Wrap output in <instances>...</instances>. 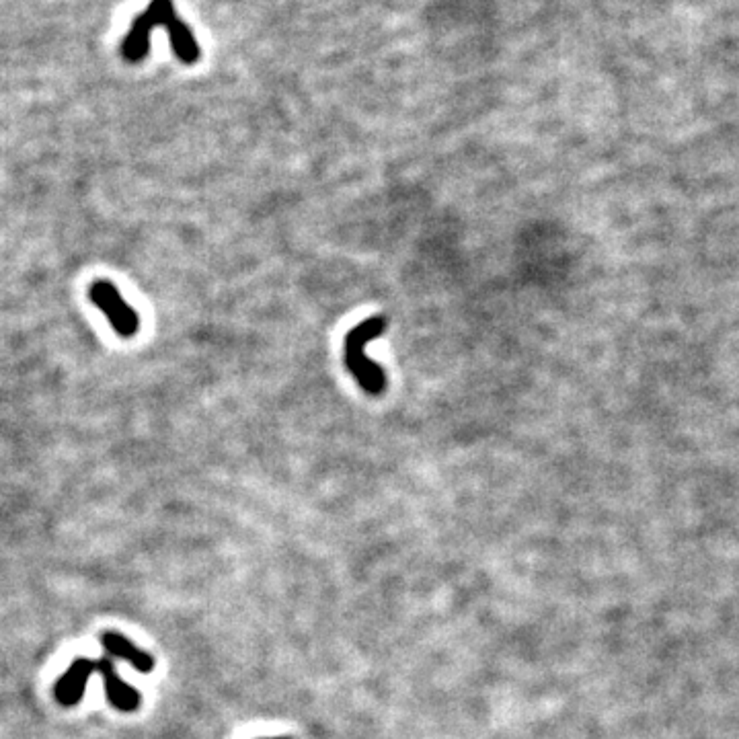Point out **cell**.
Instances as JSON below:
<instances>
[{"mask_svg":"<svg viewBox=\"0 0 739 739\" xmlns=\"http://www.w3.org/2000/svg\"><path fill=\"white\" fill-rule=\"evenodd\" d=\"M386 317L376 315L358 323L345 335L343 341V362L345 368L354 374L358 384L368 395H380L386 388L384 370L366 356V345L386 333Z\"/></svg>","mask_w":739,"mask_h":739,"instance_id":"cell-1","label":"cell"},{"mask_svg":"<svg viewBox=\"0 0 739 739\" xmlns=\"http://www.w3.org/2000/svg\"><path fill=\"white\" fill-rule=\"evenodd\" d=\"M91 302L101 310L120 337H134L140 329V317L136 310L122 298L120 290L111 282H95L91 286Z\"/></svg>","mask_w":739,"mask_h":739,"instance_id":"cell-2","label":"cell"},{"mask_svg":"<svg viewBox=\"0 0 739 739\" xmlns=\"http://www.w3.org/2000/svg\"><path fill=\"white\" fill-rule=\"evenodd\" d=\"M95 670L103 678L105 694H107V700H109V705L113 709L124 711V713H132L140 707V703H142L140 692L120 678L118 670H115L113 661L109 657H101L99 661H95Z\"/></svg>","mask_w":739,"mask_h":739,"instance_id":"cell-3","label":"cell"},{"mask_svg":"<svg viewBox=\"0 0 739 739\" xmlns=\"http://www.w3.org/2000/svg\"><path fill=\"white\" fill-rule=\"evenodd\" d=\"M261 739H290V737H261Z\"/></svg>","mask_w":739,"mask_h":739,"instance_id":"cell-9","label":"cell"},{"mask_svg":"<svg viewBox=\"0 0 739 739\" xmlns=\"http://www.w3.org/2000/svg\"><path fill=\"white\" fill-rule=\"evenodd\" d=\"M101 645L111 657H120V659L128 661V664L134 666L140 674H148L154 668V657L150 653L138 649L128 637H124L120 633H105L101 637Z\"/></svg>","mask_w":739,"mask_h":739,"instance_id":"cell-5","label":"cell"},{"mask_svg":"<svg viewBox=\"0 0 739 739\" xmlns=\"http://www.w3.org/2000/svg\"><path fill=\"white\" fill-rule=\"evenodd\" d=\"M144 13L154 23V27H169L177 19L173 0H152Z\"/></svg>","mask_w":739,"mask_h":739,"instance_id":"cell-8","label":"cell"},{"mask_svg":"<svg viewBox=\"0 0 739 739\" xmlns=\"http://www.w3.org/2000/svg\"><path fill=\"white\" fill-rule=\"evenodd\" d=\"M95 672V661L87 657H76L72 666L62 674V678L56 682V700L62 707H74L79 705L85 692L87 684Z\"/></svg>","mask_w":739,"mask_h":739,"instance_id":"cell-4","label":"cell"},{"mask_svg":"<svg viewBox=\"0 0 739 739\" xmlns=\"http://www.w3.org/2000/svg\"><path fill=\"white\" fill-rule=\"evenodd\" d=\"M167 31H169V37H171V46H173V52H175V56L181 60V62H185V64H193V62H198L200 60V44L196 42V37H193V33H191V29L183 23V21H179V19H175L169 27H167Z\"/></svg>","mask_w":739,"mask_h":739,"instance_id":"cell-7","label":"cell"},{"mask_svg":"<svg viewBox=\"0 0 739 739\" xmlns=\"http://www.w3.org/2000/svg\"><path fill=\"white\" fill-rule=\"evenodd\" d=\"M152 29H154V23L148 19L146 13L136 17V21L132 23V27L126 35V40L122 44V54L128 62H140L148 56Z\"/></svg>","mask_w":739,"mask_h":739,"instance_id":"cell-6","label":"cell"}]
</instances>
